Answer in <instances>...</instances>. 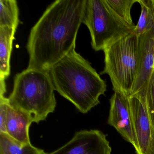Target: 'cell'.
<instances>
[{"label":"cell","mask_w":154,"mask_h":154,"mask_svg":"<svg viewBox=\"0 0 154 154\" xmlns=\"http://www.w3.org/2000/svg\"><path fill=\"white\" fill-rule=\"evenodd\" d=\"M86 0H57L30 30L26 49L28 68L48 71L75 48Z\"/></svg>","instance_id":"1"},{"label":"cell","mask_w":154,"mask_h":154,"mask_svg":"<svg viewBox=\"0 0 154 154\" xmlns=\"http://www.w3.org/2000/svg\"><path fill=\"white\" fill-rule=\"evenodd\" d=\"M48 72L55 91L82 113L98 105L100 96L107 91L105 81L75 48L50 67Z\"/></svg>","instance_id":"2"},{"label":"cell","mask_w":154,"mask_h":154,"mask_svg":"<svg viewBox=\"0 0 154 154\" xmlns=\"http://www.w3.org/2000/svg\"><path fill=\"white\" fill-rule=\"evenodd\" d=\"M54 91L48 71L27 68L16 75L8 99L12 107L38 123L55 109Z\"/></svg>","instance_id":"3"},{"label":"cell","mask_w":154,"mask_h":154,"mask_svg":"<svg viewBox=\"0 0 154 154\" xmlns=\"http://www.w3.org/2000/svg\"><path fill=\"white\" fill-rule=\"evenodd\" d=\"M104 67L101 74L109 76L113 91L131 95L138 65V36L133 32L105 48Z\"/></svg>","instance_id":"4"},{"label":"cell","mask_w":154,"mask_h":154,"mask_svg":"<svg viewBox=\"0 0 154 154\" xmlns=\"http://www.w3.org/2000/svg\"><path fill=\"white\" fill-rule=\"evenodd\" d=\"M83 24L89 29L91 46L95 51L103 50L114 42L132 33L131 26L119 18L105 0H86Z\"/></svg>","instance_id":"5"},{"label":"cell","mask_w":154,"mask_h":154,"mask_svg":"<svg viewBox=\"0 0 154 154\" xmlns=\"http://www.w3.org/2000/svg\"><path fill=\"white\" fill-rule=\"evenodd\" d=\"M128 98L137 142V154H154V127L148 108L146 88Z\"/></svg>","instance_id":"6"},{"label":"cell","mask_w":154,"mask_h":154,"mask_svg":"<svg viewBox=\"0 0 154 154\" xmlns=\"http://www.w3.org/2000/svg\"><path fill=\"white\" fill-rule=\"evenodd\" d=\"M106 136L98 130L77 131L72 138L58 149L45 154H111Z\"/></svg>","instance_id":"7"},{"label":"cell","mask_w":154,"mask_h":154,"mask_svg":"<svg viewBox=\"0 0 154 154\" xmlns=\"http://www.w3.org/2000/svg\"><path fill=\"white\" fill-rule=\"evenodd\" d=\"M110 101V109L108 123L114 127L126 140L132 144L137 152V142L134 131L128 97L114 92Z\"/></svg>","instance_id":"8"},{"label":"cell","mask_w":154,"mask_h":154,"mask_svg":"<svg viewBox=\"0 0 154 154\" xmlns=\"http://www.w3.org/2000/svg\"><path fill=\"white\" fill-rule=\"evenodd\" d=\"M154 71V27L138 36L137 73L131 95L146 87Z\"/></svg>","instance_id":"9"},{"label":"cell","mask_w":154,"mask_h":154,"mask_svg":"<svg viewBox=\"0 0 154 154\" xmlns=\"http://www.w3.org/2000/svg\"><path fill=\"white\" fill-rule=\"evenodd\" d=\"M32 122L27 114L13 108L8 101L5 123L6 134L21 144H29L31 143L29 127Z\"/></svg>","instance_id":"10"},{"label":"cell","mask_w":154,"mask_h":154,"mask_svg":"<svg viewBox=\"0 0 154 154\" xmlns=\"http://www.w3.org/2000/svg\"><path fill=\"white\" fill-rule=\"evenodd\" d=\"M17 29L0 27V79L6 80L10 74V59Z\"/></svg>","instance_id":"11"},{"label":"cell","mask_w":154,"mask_h":154,"mask_svg":"<svg viewBox=\"0 0 154 154\" xmlns=\"http://www.w3.org/2000/svg\"><path fill=\"white\" fill-rule=\"evenodd\" d=\"M43 149L33 146L31 143L23 144L6 133L0 132V154H45Z\"/></svg>","instance_id":"12"},{"label":"cell","mask_w":154,"mask_h":154,"mask_svg":"<svg viewBox=\"0 0 154 154\" xmlns=\"http://www.w3.org/2000/svg\"><path fill=\"white\" fill-rule=\"evenodd\" d=\"M19 11L16 0H0V27L17 29L20 23Z\"/></svg>","instance_id":"13"},{"label":"cell","mask_w":154,"mask_h":154,"mask_svg":"<svg viewBox=\"0 0 154 154\" xmlns=\"http://www.w3.org/2000/svg\"><path fill=\"white\" fill-rule=\"evenodd\" d=\"M141 13L133 33L139 36L154 27V6L153 0H138Z\"/></svg>","instance_id":"14"},{"label":"cell","mask_w":154,"mask_h":154,"mask_svg":"<svg viewBox=\"0 0 154 154\" xmlns=\"http://www.w3.org/2000/svg\"><path fill=\"white\" fill-rule=\"evenodd\" d=\"M111 10L123 22L131 26L135 27L131 15V10L138 0H105Z\"/></svg>","instance_id":"15"},{"label":"cell","mask_w":154,"mask_h":154,"mask_svg":"<svg viewBox=\"0 0 154 154\" xmlns=\"http://www.w3.org/2000/svg\"><path fill=\"white\" fill-rule=\"evenodd\" d=\"M146 90L148 108L154 127V71L146 87Z\"/></svg>","instance_id":"16"},{"label":"cell","mask_w":154,"mask_h":154,"mask_svg":"<svg viewBox=\"0 0 154 154\" xmlns=\"http://www.w3.org/2000/svg\"><path fill=\"white\" fill-rule=\"evenodd\" d=\"M8 99L5 95H0V132L6 133V123Z\"/></svg>","instance_id":"17"},{"label":"cell","mask_w":154,"mask_h":154,"mask_svg":"<svg viewBox=\"0 0 154 154\" xmlns=\"http://www.w3.org/2000/svg\"><path fill=\"white\" fill-rule=\"evenodd\" d=\"M153 4H154V0H153Z\"/></svg>","instance_id":"18"}]
</instances>
